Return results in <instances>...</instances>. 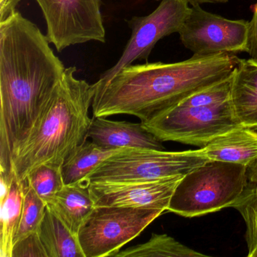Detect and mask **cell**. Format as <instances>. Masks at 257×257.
I'll return each instance as SVG.
<instances>
[{
  "mask_svg": "<svg viewBox=\"0 0 257 257\" xmlns=\"http://www.w3.org/2000/svg\"><path fill=\"white\" fill-rule=\"evenodd\" d=\"M121 150L102 148L92 141L85 140L67 156L61 166L64 184L82 183L100 163Z\"/></svg>",
  "mask_w": 257,
  "mask_h": 257,
  "instance_id": "cell-17",
  "label": "cell"
},
{
  "mask_svg": "<svg viewBox=\"0 0 257 257\" xmlns=\"http://www.w3.org/2000/svg\"><path fill=\"white\" fill-rule=\"evenodd\" d=\"M92 142L107 150L144 149L165 150L162 141L143 127L141 122L112 121L93 117L87 134Z\"/></svg>",
  "mask_w": 257,
  "mask_h": 257,
  "instance_id": "cell-12",
  "label": "cell"
},
{
  "mask_svg": "<svg viewBox=\"0 0 257 257\" xmlns=\"http://www.w3.org/2000/svg\"><path fill=\"white\" fill-rule=\"evenodd\" d=\"M24 202V186L22 181L13 173L10 192L1 205V237L0 256L12 257L15 237L19 230Z\"/></svg>",
  "mask_w": 257,
  "mask_h": 257,
  "instance_id": "cell-18",
  "label": "cell"
},
{
  "mask_svg": "<svg viewBox=\"0 0 257 257\" xmlns=\"http://www.w3.org/2000/svg\"><path fill=\"white\" fill-rule=\"evenodd\" d=\"M248 183L247 167L209 161L183 176L168 210L184 217H195L231 207Z\"/></svg>",
  "mask_w": 257,
  "mask_h": 257,
  "instance_id": "cell-5",
  "label": "cell"
},
{
  "mask_svg": "<svg viewBox=\"0 0 257 257\" xmlns=\"http://www.w3.org/2000/svg\"><path fill=\"white\" fill-rule=\"evenodd\" d=\"M163 212L138 207H96L78 233L85 257H113Z\"/></svg>",
  "mask_w": 257,
  "mask_h": 257,
  "instance_id": "cell-7",
  "label": "cell"
},
{
  "mask_svg": "<svg viewBox=\"0 0 257 257\" xmlns=\"http://www.w3.org/2000/svg\"><path fill=\"white\" fill-rule=\"evenodd\" d=\"M191 7L205 4H226L228 0H187Z\"/></svg>",
  "mask_w": 257,
  "mask_h": 257,
  "instance_id": "cell-26",
  "label": "cell"
},
{
  "mask_svg": "<svg viewBox=\"0 0 257 257\" xmlns=\"http://www.w3.org/2000/svg\"><path fill=\"white\" fill-rule=\"evenodd\" d=\"M240 58L228 53L199 56L180 62L127 66L109 82L96 87L93 117L127 114L141 122L177 105L192 94L233 74Z\"/></svg>",
  "mask_w": 257,
  "mask_h": 257,
  "instance_id": "cell-2",
  "label": "cell"
},
{
  "mask_svg": "<svg viewBox=\"0 0 257 257\" xmlns=\"http://www.w3.org/2000/svg\"><path fill=\"white\" fill-rule=\"evenodd\" d=\"M113 257H207L167 234L153 233L148 241L119 250Z\"/></svg>",
  "mask_w": 257,
  "mask_h": 257,
  "instance_id": "cell-19",
  "label": "cell"
},
{
  "mask_svg": "<svg viewBox=\"0 0 257 257\" xmlns=\"http://www.w3.org/2000/svg\"><path fill=\"white\" fill-rule=\"evenodd\" d=\"M12 257H48V254L37 232L16 242Z\"/></svg>",
  "mask_w": 257,
  "mask_h": 257,
  "instance_id": "cell-23",
  "label": "cell"
},
{
  "mask_svg": "<svg viewBox=\"0 0 257 257\" xmlns=\"http://www.w3.org/2000/svg\"><path fill=\"white\" fill-rule=\"evenodd\" d=\"M37 195L46 203L64 186L61 168L43 164L34 168L25 179Z\"/></svg>",
  "mask_w": 257,
  "mask_h": 257,
  "instance_id": "cell-22",
  "label": "cell"
},
{
  "mask_svg": "<svg viewBox=\"0 0 257 257\" xmlns=\"http://www.w3.org/2000/svg\"><path fill=\"white\" fill-rule=\"evenodd\" d=\"M47 207L66 226L78 236L84 222L95 208V203L88 183L64 185V187L48 203Z\"/></svg>",
  "mask_w": 257,
  "mask_h": 257,
  "instance_id": "cell-15",
  "label": "cell"
},
{
  "mask_svg": "<svg viewBox=\"0 0 257 257\" xmlns=\"http://www.w3.org/2000/svg\"><path fill=\"white\" fill-rule=\"evenodd\" d=\"M22 183L24 186L23 208L15 243L30 234L39 232L47 207V204L25 180Z\"/></svg>",
  "mask_w": 257,
  "mask_h": 257,
  "instance_id": "cell-20",
  "label": "cell"
},
{
  "mask_svg": "<svg viewBox=\"0 0 257 257\" xmlns=\"http://www.w3.org/2000/svg\"><path fill=\"white\" fill-rule=\"evenodd\" d=\"M46 35L19 12L0 23V174L59 89L66 68ZM13 177V176H12Z\"/></svg>",
  "mask_w": 257,
  "mask_h": 257,
  "instance_id": "cell-1",
  "label": "cell"
},
{
  "mask_svg": "<svg viewBox=\"0 0 257 257\" xmlns=\"http://www.w3.org/2000/svg\"><path fill=\"white\" fill-rule=\"evenodd\" d=\"M249 22L230 20L192 6L179 31L180 40L193 55L199 56L248 51Z\"/></svg>",
  "mask_w": 257,
  "mask_h": 257,
  "instance_id": "cell-10",
  "label": "cell"
},
{
  "mask_svg": "<svg viewBox=\"0 0 257 257\" xmlns=\"http://www.w3.org/2000/svg\"><path fill=\"white\" fill-rule=\"evenodd\" d=\"M231 78H227L141 124L159 141L202 148L219 135L241 127L231 104Z\"/></svg>",
  "mask_w": 257,
  "mask_h": 257,
  "instance_id": "cell-4",
  "label": "cell"
},
{
  "mask_svg": "<svg viewBox=\"0 0 257 257\" xmlns=\"http://www.w3.org/2000/svg\"><path fill=\"white\" fill-rule=\"evenodd\" d=\"M190 8L187 0H162L156 10L149 16H135L127 21L132 36L121 58L113 67L102 73L94 85H105L120 70L137 60L147 62L153 48L161 39L179 33Z\"/></svg>",
  "mask_w": 257,
  "mask_h": 257,
  "instance_id": "cell-9",
  "label": "cell"
},
{
  "mask_svg": "<svg viewBox=\"0 0 257 257\" xmlns=\"http://www.w3.org/2000/svg\"><path fill=\"white\" fill-rule=\"evenodd\" d=\"M20 0H0V23L11 17L17 12L16 7Z\"/></svg>",
  "mask_w": 257,
  "mask_h": 257,
  "instance_id": "cell-25",
  "label": "cell"
},
{
  "mask_svg": "<svg viewBox=\"0 0 257 257\" xmlns=\"http://www.w3.org/2000/svg\"><path fill=\"white\" fill-rule=\"evenodd\" d=\"M76 68H66L58 92L13 158V173L23 181L43 165L61 168L67 156L87 140L94 84L77 79Z\"/></svg>",
  "mask_w": 257,
  "mask_h": 257,
  "instance_id": "cell-3",
  "label": "cell"
},
{
  "mask_svg": "<svg viewBox=\"0 0 257 257\" xmlns=\"http://www.w3.org/2000/svg\"><path fill=\"white\" fill-rule=\"evenodd\" d=\"M252 257H257V250L254 252L253 255H252Z\"/></svg>",
  "mask_w": 257,
  "mask_h": 257,
  "instance_id": "cell-27",
  "label": "cell"
},
{
  "mask_svg": "<svg viewBox=\"0 0 257 257\" xmlns=\"http://www.w3.org/2000/svg\"><path fill=\"white\" fill-rule=\"evenodd\" d=\"M231 207L240 213L246 224L248 257L257 250V184L248 183L244 191Z\"/></svg>",
  "mask_w": 257,
  "mask_h": 257,
  "instance_id": "cell-21",
  "label": "cell"
},
{
  "mask_svg": "<svg viewBox=\"0 0 257 257\" xmlns=\"http://www.w3.org/2000/svg\"><path fill=\"white\" fill-rule=\"evenodd\" d=\"M252 18L249 22L247 53L250 59L257 62V1L251 7Z\"/></svg>",
  "mask_w": 257,
  "mask_h": 257,
  "instance_id": "cell-24",
  "label": "cell"
},
{
  "mask_svg": "<svg viewBox=\"0 0 257 257\" xmlns=\"http://www.w3.org/2000/svg\"><path fill=\"white\" fill-rule=\"evenodd\" d=\"M209 161L201 149L183 152L127 149L103 161L83 182L150 181L185 176Z\"/></svg>",
  "mask_w": 257,
  "mask_h": 257,
  "instance_id": "cell-6",
  "label": "cell"
},
{
  "mask_svg": "<svg viewBox=\"0 0 257 257\" xmlns=\"http://www.w3.org/2000/svg\"><path fill=\"white\" fill-rule=\"evenodd\" d=\"M231 101L240 125L257 130V62L240 59L231 78Z\"/></svg>",
  "mask_w": 257,
  "mask_h": 257,
  "instance_id": "cell-14",
  "label": "cell"
},
{
  "mask_svg": "<svg viewBox=\"0 0 257 257\" xmlns=\"http://www.w3.org/2000/svg\"><path fill=\"white\" fill-rule=\"evenodd\" d=\"M47 25L49 43L58 52L90 41L105 43L101 0H36Z\"/></svg>",
  "mask_w": 257,
  "mask_h": 257,
  "instance_id": "cell-8",
  "label": "cell"
},
{
  "mask_svg": "<svg viewBox=\"0 0 257 257\" xmlns=\"http://www.w3.org/2000/svg\"><path fill=\"white\" fill-rule=\"evenodd\" d=\"M183 177L174 176L150 181L91 183L88 189L96 207H138L165 211Z\"/></svg>",
  "mask_w": 257,
  "mask_h": 257,
  "instance_id": "cell-11",
  "label": "cell"
},
{
  "mask_svg": "<svg viewBox=\"0 0 257 257\" xmlns=\"http://www.w3.org/2000/svg\"><path fill=\"white\" fill-rule=\"evenodd\" d=\"M38 233L48 257H85L78 236L48 207Z\"/></svg>",
  "mask_w": 257,
  "mask_h": 257,
  "instance_id": "cell-16",
  "label": "cell"
},
{
  "mask_svg": "<svg viewBox=\"0 0 257 257\" xmlns=\"http://www.w3.org/2000/svg\"><path fill=\"white\" fill-rule=\"evenodd\" d=\"M201 150L210 161L248 167L257 159V132L236 127L216 137Z\"/></svg>",
  "mask_w": 257,
  "mask_h": 257,
  "instance_id": "cell-13",
  "label": "cell"
}]
</instances>
